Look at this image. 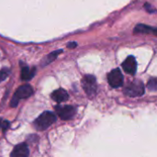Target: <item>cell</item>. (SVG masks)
Masks as SVG:
<instances>
[{
    "label": "cell",
    "mask_w": 157,
    "mask_h": 157,
    "mask_svg": "<svg viewBox=\"0 0 157 157\" xmlns=\"http://www.w3.org/2000/svg\"><path fill=\"white\" fill-rule=\"evenodd\" d=\"M55 121L56 117L54 113L51 111H45L36 119V121H34V125L38 131H44L49 128L52 123H54Z\"/></svg>",
    "instance_id": "cell-1"
},
{
    "label": "cell",
    "mask_w": 157,
    "mask_h": 157,
    "mask_svg": "<svg viewBox=\"0 0 157 157\" xmlns=\"http://www.w3.org/2000/svg\"><path fill=\"white\" fill-rule=\"evenodd\" d=\"M124 94L132 98L143 96L144 94V86L143 82L140 80H135L133 82H131L124 88Z\"/></svg>",
    "instance_id": "cell-2"
},
{
    "label": "cell",
    "mask_w": 157,
    "mask_h": 157,
    "mask_svg": "<svg viewBox=\"0 0 157 157\" xmlns=\"http://www.w3.org/2000/svg\"><path fill=\"white\" fill-rule=\"evenodd\" d=\"M82 86L86 93L89 97H92L97 91V80L95 76L90 75L84 76V78L82 79Z\"/></svg>",
    "instance_id": "cell-3"
},
{
    "label": "cell",
    "mask_w": 157,
    "mask_h": 157,
    "mask_svg": "<svg viewBox=\"0 0 157 157\" xmlns=\"http://www.w3.org/2000/svg\"><path fill=\"white\" fill-rule=\"evenodd\" d=\"M108 81L110 86L114 88H118L122 86L123 84V75L119 68L112 70L108 75Z\"/></svg>",
    "instance_id": "cell-4"
},
{
    "label": "cell",
    "mask_w": 157,
    "mask_h": 157,
    "mask_svg": "<svg viewBox=\"0 0 157 157\" xmlns=\"http://www.w3.org/2000/svg\"><path fill=\"white\" fill-rule=\"evenodd\" d=\"M55 110L56 113L58 114V116L63 120V121H68L70 119H72L75 114V108L73 106H56L55 107Z\"/></svg>",
    "instance_id": "cell-5"
},
{
    "label": "cell",
    "mask_w": 157,
    "mask_h": 157,
    "mask_svg": "<svg viewBox=\"0 0 157 157\" xmlns=\"http://www.w3.org/2000/svg\"><path fill=\"white\" fill-rule=\"evenodd\" d=\"M122 68L127 74H130L132 75H135L137 71V62L135 58L133 56H129L128 58H126V60L122 63Z\"/></svg>",
    "instance_id": "cell-6"
},
{
    "label": "cell",
    "mask_w": 157,
    "mask_h": 157,
    "mask_svg": "<svg viewBox=\"0 0 157 157\" xmlns=\"http://www.w3.org/2000/svg\"><path fill=\"white\" fill-rule=\"evenodd\" d=\"M33 93V89L29 85H24L19 86L16 93L14 94V98H17V100L22 99V98H28L29 97H30Z\"/></svg>",
    "instance_id": "cell-7"
},
{
    "label": "cell",
    "mask_w": 157,
    "mask_h": 157,
    "mask_svg": "<svg viewBox=\"0 0 157 157\" xmlns=\"http://www.w3.org/2000/svg\"><path fill=\"white\" fill-rule=\"evenodd\" d=\"M29 155V147L26 144L17 145L11 153L10 157H28Z\"/></svg>",
    "instance_id": "cell-8"
},
{
    "label": "cell",
    "mask_w": 157,
    "mask_h": 157,
    "mask_svg": "<svg viewBox=\"0 0 157 157\" xmlns=\"http://www.w3.org/2000/svg\"><path fill=\"white\" fill-rule=\"evenodd\" d=\"M68 98H69L68 93L63 88H59V89L55 90L54 92H52V98L57 103L66 101L68 99Z\"/></svg>",
    "instance_id": "cell-9"
},
{
    "label": "cell",
    "mask_w": 157,
    "mask_h": 157,
    "mask_svg": "<svg viewBox=\"0 0 157 157\" xmlns=\"http://www.w3.org/2000/svg\"><path fill=\"white\" fill-rule=\"evenodd\" d=\"M36 73V68H29L28 66H23L21 69V79L24 81H29L30 80Z\"/></svg>",
    "instance_id": "cell-10"
},
{
    "label": "cell",
    "mask_w": 157,
    "mask_h": 157,
    "mask_svg": "<svg viewBox=\"0 0 157 157\" xmlns=\"http://www.w3.org/2000/svg\"><path fill=\"white\" fill-rule=\"evenodd\" d=\"M134 33H153L154 35L156 34L155 28H152L144 24H139L134 29Z\"/></svg>",
    "instance_id": "cell-11"
},
{
    "label": "cell",
    "mask_w": 157,
    "mask_h": 157,
    "mask_svg": "<svg viewBox=\"0 0 157 157\" xmlns=\"http://www.w3.org/2000/svg\"><path fill=\"white\" fill-rule=\"evenodd\" d=\"M62 52H63V50H58V51H55V52H52V53H50L48 56L45 57V59L43 61V65H46V64L52 63L53 60H55V58L58 56V54H60Z\"/></svg>",
    "instance_id": "cell-12"
},
{
    "label": "cell",
    "mask_w": 157,
    "mask_h": 157,
    "mask_svg": "<svg viewBox=\"0 0 157 157\" xmlns=\"http://www.w3.org/2000/svg\"><path fill=\"white\" fill-rule=\"evenodd\" d=\"M9 74H10L9 69H7V68H3V69H1V70H0V83L3 82L4 80H6V79L7 78V76L9 75Z\"/></svg>",
    "instance_id": "cell-13"
},
{
    "label": "cell",
    "mask_w": 157,
    "mask_h": 157,
    "mask_svg": "<svg viewBox=\"0 0 157 157\" xmlns=\"http://www.w3.org/2000/svg\"><path fill=\"white\" fill-rule=\"evenodd\" d=\"M147 87L152 90V91H155L157 88V82L155 78H152L151 80H149L148 82V85H147Z\"/></svg>",
    "instance_id": "cell-14"
},
{
    "label": "cell",
    "mask_w": 157,
    "mask_h": 157,
    "mask_svg": "<svg viewBox=\"0 0 157 157\" xmlns=\"http://www.w3.org/2000/svg\"><path fill=\"white\" fill-rule=\"evenodd\" d=\"M9 125H10V123H9L7 121H4L2 122V124H1V128H2V130H3V132H4L8 129Z\"/></svg>",
    "instance_id": "cell-15"
},
{
    "label": "cell",
    "mask_w": 157,
    "mask_h": 157,
    "mask_svg": "<svg viewBox=\"0 0 157 157\" xmlns=\"http://www.w3.org/2000/svg\"><path fill=\"white\" fill-rule=\"evenodd\" d=\"M76 46H77V43H76L75 41H73V42H70V43L67 44V47H68V48H71V49H72V48H75V47H76Z\"/></svg>",
    "instance_id": "cell-16"
},
{
    "label": "cell",
    "mask_w": 157,
    "mask_h": 157,
    "mask_svg": "<svg viewBox=\"0 0 157 157\" xmlns=\"http://www.w3.org/2000/svg\"><path fill=\"white\" fill-rule=\"evenodd\" d=\"M1 124H2V120L0 119V128H1Z\"/></svg>",
    "instance_id": "cell-17"
}]
</instances>
